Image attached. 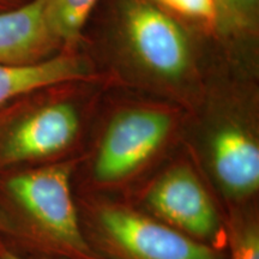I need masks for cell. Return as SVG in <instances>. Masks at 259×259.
<instances>
[{"mask_svg": "<svg viewBox=\"0 0 259 259\" xmlns=\"http://www.w3.org/2000/svg\"><path fill=\"white\" fill-rule=\"evenodd\" d=\"M73 162L46 164L6 180L8 199L38 242L64 259H103L90 244L72 193Z\"/></svg>", "mask_w": 259, "mask_h": 259, "instance_id": "1", "label": "cell"}, {"mask_svg": "<svg viewBox=\"0 0 259 259\" xmlns=\"http://www.w3.org/2000/svg\"><path fill=\"white\" fill-rule=\"evenodd\" d=\"M85 220V234L103 259H225L220 250L128 204L92 200Z\"/></svg>", "mask_w": 259, "mask_h": 259, "instance_id": "2", "label": "cell"}, {"mask_svg": "<svg viewBox=\"0 0 259 259\" xmlns=\"http://www.w3.org/2000/svg\"><path fill=\"white\" fill-rule=\"evenodd\" d=\"M176 128L168 109L134 106L109 119L90 168L93 186L113 190L128 185L163 150Z\"/></svg>", "mask_w": 259, "mask_h": 259, "instance_id": "3", "label": "cell"}, {"mask_svg": "<svg viewBox=\"0 0 259 259\" xmlns=\"http://www.w3.org/2000/svg\"><path fill=\"white\" fill-rule=\"evenodd\" d=\"M141 208L194 240L222 251L226 219L189 162H176L154 178L141 193Z\"/></svg>", "mask_w": 259, "mask_h": 259, "instance_id": "4", "label": "cell"}, {"mask_svg": "<svg viewBox=\"0 0 259 259\" xmlns=\"http://www.w3.org/2000/svg\"><path fill=\"white\" fill-rule=\"evenodd\" d=\"M130 53L155 78L178 83L191 69L189 40L176 19L150 0H131L122 14Z\"/></svg>", "mask_w": 259, "mask_h": 259, "instance_id": "5", "label": "cell"}, {"mask_svg": "<svg viewBox=\"0 0 259 259\" xmlns=\"http://www.w3.org/2000/svg\"><path fill=\"white\" fill-rule=\"evenodd\" d=\"M204 167L229 208L245 206L259 191V143L250 121L223 115L204 141Z\"/></svg>", "mask_w": 259, "mask_h": 259, "instance_id": "6", "label": "cell"}, {"mask_svg": "<svg viewBox=\"0 0 259 259\" xmlns=\"http://www.w3.org/2000/svg\"><path fill=\"white\" fill-rule=\"evenodd\" d=\"M80 114L69 101L42 105L15 121L0 139V167L48 160L72 147Z\"/></svg>", "mask_w": 259, "mask_h": 259, "instance_id": "7", "label": "cell"}, {"mask_svg": "<svg viewBox=\"0 0 259 259\" xmlns=\"http://www.w3.org/2000/svg\"><path fill=\"white\" fill-rule=\"evenodd\" d=\"M61 45L47 17L46 0L0 12V65L23 66L54 57Z\"/></svg>", "mask_w": 259, "mask_h": 259, "instance_id": "8", "label": "cell"}, {"mask_svg": "<svg viewBox=\"0 0 259 259\" xmlns=\"http://www.w3.org/2000/svg\"><path fill=\"white\" fill-rule=\"evenodd\" d=\"M90 77L92 69L88 63L72 54L54 56L23 66L0 65V108L27 94Z\"/></svg>", "mask_w": 259, "mask_h": 259, "instance_id": "9", "label": "cell"}, {"mask_svg": "<svg viewBox=\"0 0 259 259\" xmlns=\"http://www.w3.org/2000/svg\"><path fill=\"white\" fill-rule=\"evenodd\" d=\"M227 259H259V222L245 206L231 208L226 220Z\"/></svg>", "mask_w": 259, "mask_h": 259, "instance_id": "10", "label": "cell"}, {"mask_svg": "<svg viewBox=\"0 0 259 259\" xmlns=\"http://www.w3.org/2000/svg\"><path fill=\"white\" fill-rule=\"evenodd\" d=\"M99 0H46L50 24L61 45L78 40L84 25Z\"/></svg>", "mask_w": 259, "mask_h": 259, "instance_id": "11", "label": "cell"}, {"mask_svg": "<svg viewBox=\"0 0 259 259\" xmlns=\"http://www.w3.org/2000/svg\"><path fill=\"white\" fill-rule=\"evenodd\" d=\"M161 8L184 16L197 19L210 25L215 24L220 18V10L216 0H154Z\"/></svg>", "mask_w": 259, "mask_h": 259, "instance_id": "12", "label": "cell"}, {"mask_svg": "<svg viewBox=\"0 0 259 259\" xmlns=\"http://www.w3.org/2000/svg\"><path fill=\"white\" fill-rule=\"evenodd\" d=\"M219 5V10H220V16L221 15H229L234 17L235 21H238L236 17H239L238 14H236V10L233 5L232 0H216Z\"/></svg>", "mask_w": 259, "mask_h": 259, "instance_id": "13", "label": "cell"}, {"mask_svg": "<svg viewBox=\"0 0 259 259\" xmlns=\"http://www.w3.org/2000/svg\"><path fill=\"white\" fill-rule=\"evenodd\" d=\"M27 2H29V0H0V12L18 8V6L25 4Z\"/></svg>", "mask_w": 259, "mask_h": 259, "instance_id": "14", "label": "cell"}, {"mask_svg": "<svg viewBox=\"0 0 259 259\" xmlns=\"http://www.w3.org/2000/svg\"><path fill=\"white\" fill-rule=\"evenodd\" d=\"M232 2L236 10V14H238V16H239L240 15L241 8L244 9V8H246V6H253L254 2H257V0H232Z\"/></svg>", "mask_w": 259, "mask_h": 259, "instance_id": "15", "label": "cell"}, {"mask_svg": "<svg viewBox=\"0 0 259 259\" xmlns=\"http://www.w3.org/2000/svg\"><path fill=\"white\" fill-rule=\"evenodd\" d=\"M0 259H34V258H25V257H22V255L12 253V252L3 251L0 252Z\"/></svg>", "mask_w": 259, "mask_h": 259, "instance_id": "16", "label": "cell"}]
</instances>
